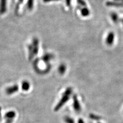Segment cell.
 <instances>
[{"mask_svg":"<svg viewBox=\"0 0 123 123\" xmlns=\"http://www.w3.org/2000/svg\"><path fill=\"white\" fill-rule=\"evenodd\" d=\"M72 93V89L71 87H68L65 90L64 93L62 96V98L59 101V103L55 108V111H58L65 104H66L68 100L70 98V97Z\"/></svg>","mask_w":123,"mask_h":123,"instance_id":"obj_1","label":"cell"},{"mask_svg":"<svg viewBox=\"0 0 123 123\" xmlns=\"http://www.w3.org/2000/svg\"><path fill=\"white\" fill-rule=\"evenodd\" d=\"M29 51V59L30 60L37 55L38 51V40L37 38H34L32 44L29 45L28 47Z\"/></svg>","mask_w":123,"mask_h":123,"instance_id":"obj_2","label":"cell"},{"mask_svg":"<svg viewBox=\"0 0 123 123\" xmlns=\"http://www.w3.org/2000/svg\"><path fill=\"white\" fill-rule=\"evenodd\" d=\"M73 107L76 112H80L81 111V106L76 95L73 96Z\"/></svg>","mask_w":123,"mask_h":123,"instance_id":"obj_3","label":"cell"},{"mask_svg":"<svg viewBox=\"0 0 123 123\" xmlns=\"http://www.w3.org/2000/svg\"><path fill=\"white\" fill-rule=\"evenodd\" d=\"M18 89L19 87L18 85H14L6 88L5 90L6 93L7 95H12L17 92L18 91Z\"/></svg>","mask_w":123,"mask_h":123,"instance_id":"obj_4","label":"cell"},{"mask_svg":"<svg viewBox=\"0 0 123 123\" xmlns=\"http://www.w3.org/2000/svg\"><path fill=\"white\" fill-rule=\"evenodd\" d=\"M115 34L113 32H110L108 34V35L106 38L105 42L106 44L108 46L112 45L114 41Z\"/></svg>","mask_w":123,"mask_h":123,"instance_id":"obj_5","label":"cell"},{"mask_svg":"<svg viewBox=\"0 0 123 123\" xmlns=\"http://www.w3.org/2000/svg\"><path fill=\"white\" fill-rule=\"evenodd\" d=\"M7 0H0V14H4L7 11Z\"/></svg>","mask_w":123,"mask_h":123,"instance_id":"obj_6","label":"cell"},{"mask_svg":"<svg viewBox=\"0 0 123 123\" xmlns=\"http://www.w3.org/2000/svg\"><path fill=\"white\" fill-rule=\"evenodd\" d=\"M30 88V83L26 80H23L22 83V89L24 91H27L29 90Z\"/></svg>","mask_w":123,"mask_h":123,"instance_id":"obj_7","label":"cell"},{"mask_svg":"<svg viewBox=\"0 0 123 123\" xmlns=\"http://www.w3.org/2000/svg\"><path fill=\"white\" fill-rule=\"evenodd\" d=\"M15 116H16V113L14 111H10L7 112L4 115V118L6 120L7 119H12L14 120Z\"/></svg>","mask_w":123,"mask_h":123,"instance_id":"obj_8","label":"cell"},{"mask_svg":"<svg viewBox=\"0 0 123 123\" xmlns=\"http://www.w3.org/2000/svg\"><path fill=\"white\" fill-rule=\"evenodd\" d=\"M90 10L87 7H84L80 9V14L84 17H87L90 15Z\"/></svg>","mask_w":123,"mask_h":123,"instance_id":"obj_9","label":"cell"},{"mask_svg":"<svg viewBox=\"0 0 123 123\" xmlns=\"http://www.w3.org/2000/svg\"><path fill=\"white\" fill-rule=\"evenodd\" d=\"M53 58V55L52 54L50 53H47L43 57H42V59L45 62V63H49V61H50Z\"/></svg>","mask_w":123,"mask_h":123,"instance_id":"obj_10","label":"cell"},{"mask_svg":"<svg viewBox=\"0 0 123 123\" xmlns=\"http://www.w3.org/2000/svg\"><path fill=\"white\" fill-rule=\"evenodd\" d=\"M110 17L111 20H112V21L115 23H117L119 21V18H118V16L117 13L112 12L110 13Z\"/></svg>","mask_w":123,"mask_h":123,"instance_id":"obj_11","label":"cell"},{"mask_svg":"<svg viewBox=\"0 0 123 123\" xmlns=\"http://www.w3.org/2000/svg\"><path fill=\"white\" fill-rule=\"evenodd\" d=\"M66 70V65L64 64H62L60 65V66L58 68V71L59 74L61 75H63L65 74Z\"/></svg>","mask_w":123,"mask_h":123,"instance_id":"obj_12","label":"cell"},{"mask_svg":"<svg viewBox=\"0 0 123 123\" xmlns=\"http://www.w3.org/2000/svg\"><path fill=\"white\" fill-rule=\"evenodd\" d=\"M34 0H28L27 2V8L29 11H31L33 9Z\"/></svg>","mask_w":123,"mask_h":123,"instance_id":"obj_13","label":"cell"},{"mask_svg":"<svg viewBox=\"0 0 123 123\" xmlns=\"http://www.w3.org/2000/svg\"><path fill=\"white\" fill-rule=\"evenodd\" d=\"M106 5L107 6H117V7L123 6V5L121 3L112 2H108L107 3H106Z\"/></svg>","mask_w":123,"mask_h":123,"instance_id":"obj_14","label":"cell"},{"mask_svg":"<svg viewBox=\"0 0 123 123\" xmlns=\"http://www.w3.org/2000/svg\"><path fill=\"white\" fill-rule=\"evenodd\" d=\"M89 117L91 120L94 121H99L101 119V117L99 116V115H96L93 113H91L89 114Z\"/></svg>","mask_w":123,"mask_h":123,"instance_id":"obj_15","label":"cell"},{"mask_svg":"<svg viewBox=\"0 0 123 123\" xmlns=\"http://www.w3.org/2000/svg\"><path fill=\"white\" fill-rule=\"evenodd\" d=\"M64 120L66 123H75L74 119L69 116L65 117Z\"/></svg>","mask_w":123,"mask_h":123,"instance_id":"obj_16","label":"cell"},{"mask_svg":"<svg viewBox=\"0 0 123 123\" xmlns=\"http://www.w3.org/2000/svg\"><path fill=\"white\" fill-rule=\"evenodd\" d=\"M13 120L12 119H7L5 123H12Z\"/></svg>","mask_w":123,"mask_h":123,"instance_id":"obj_17","label":"cell"},{"mask_svg":"<svg viewBox=\"0 0 123 123\" xmlns=\"http://www.w3.org/2000/svg\"><path fill=\"white\" fill-rule=\"evenodd\" d=\"M58 1H60V0H43V2L45 3H49V2H51Z\"/></svg>","mask_w":123,"mask_h":123,"instance_id":"obj_18","label":"cell"},{"mask_svg":"<svg viewBox=\"0 0 123 123\" xmlns=\"http://www.w3.org/2000/svg\"><path fill=\"white\" fill-rule=\"evenodd\" d=\"M78 123H85V122L82 118H79Z\"/></svg>","mask_w":123,"mask_h":123,"instance_id":"obj_19","label":"cell"},{"mask_svg":"<svg viewBox=\"0 0 123 123\" xmlns=\"http://www.w3.org/2000/svg\"><path fill=\"white\" fill-rule=\"evenodd\" d=\"M1 111H2V108L0 107V123L1 121Z\"/></svg>","mask_w":123,"mask_h":123,"instance_id":"obj_20","label":"cell"},{"mask_svg":"<svg viewBox=\"0 0 123 123\" xmlns=\"http://www.w3.org/2000/svg\"><path fill=\"white\" fill-rule=\"evenodd\" d=\"M23 1H24V0H18V4H19L18 5L21 4V3H22L23 2Z\"/></svg>","mask_w":123,"mask_h":123,"instance_id":"obj_21","label":"cell"},{"mask_svg":"<svg viewBox=\"0 0 123 123\" xmlns=\"http://www.w3.org/2000/svg\"><path fill=\"white\" fill-rule=\"evenodd\" d=\"M115 1H122V2H123V0H115Z\"/></svg>","mask_w":123,"mask_h":123,"instance_id":"obj_22","label":"cell"},{"mask_svg":"<svg viewBox=\"0 0 123 123\" xmlns=\"http://www.w3.org/2000/svg\"><path fill=\"white\" fill-rule=\"evenodd\" d=\"M122 21V22L123 23V18L122 19V21Z\"/></svg>","mask_w":123,"mask_h":123,"instance_id":"obj_23","label":"cell"},{"mask_svg":"<svg viewBox=\"0 0 123 123\" xmlns=\"http://www.w3.org/2000/svg\"><path fill=\"white\" fill-rule=\"evenodd\" d=\"M100 123V122H98V123Z\"/></svg>","mask_w":123,"mask_h":123,"instance_id":"obj_24","label":"cell"}]
</instances>
